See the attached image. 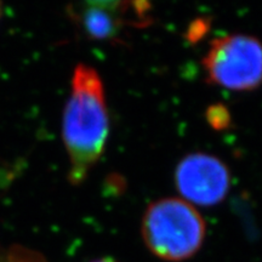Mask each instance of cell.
I'll list each match as a JSON object with an SVG mask.
<instances>
[{
    "instance_id": "6da1fadb",
    "label": "cell",
    "mask_w": 262,
    "mask_h": 262,
    "mask_svg": "<svg viewBox=\"0 0 262 262\" xmlns=\"http://www.w3.org/2000/svg\"><path fill=\"white\" fill-rule=\"evenodd\" d=\"M110 117L100 74L91 66L79 63L72 77L71 95L62 117L63 140L72 185H80L103 155Z\"/></svg>"
},
{
    "instance_id": "7a4b0ae2",
    "label": "cell",
    "mask_w": 262,
    "mask_h": 262,
    "mask_svg": "<svg viewBox=\"0 0 262 262\" xmlns=\"http://www.w3.org/2000/svg\"><path fill=\"white\" fill-rule=\"evenodd\" d=\"M206 225L199 211L181 198H162L150 203L141 222L143 243L159 260L182 262L201 250Z\"/></svg>"
},
{
    "instance_id": "3957f363",
    "label": "cell",
    "mask_w": 262,
    "mask_h": 262,
    "mask_svg": "<svg viewBox=\"0 0 262 262\" xmlns=\"http://www.w3.org/2000/svg\"><path fill=\"white\" fill-rule=\"evenodd\" d=\"M210 84L233 91H251L262 84V42L248 34L214 39L203 57Z\"/></svg>"
},
{
    "instance_id": "277c9868",
    "label": "cell",
    "mask_w": 262,
    "mask_h": 262,
    "mask_svg": "<svg viewBox=\"0 0 262 262\" xmlns=\"http://www.w3.org/2000/svg\"><path fill=\"white\" fill-rule=\"evenodd\" d=\"M147 2H84L71 4L68 15L91 40H122L126 28H145L153 22Z\"/></svg>"
},
{
    "instance_id": "5b68a950",
    "label": "cell",
    "mask_w": 262,
    "mask_h": 262,
    "mask_svg": "<svg viewBox=\"0 0 262 262\" xmlns=\"http://www.w3.org/2000/svg\"><path fill=\"white\" fill-rule=\"evenodd\" d=\"M175 186L189 204L214 206L224 202L231 187V171L217 157L191 153L175 169Z\"/></svg>"
},
{
    "instance_id": "8992f818",
    "label": "cell",
    "mask_w": 262,
    "mask_h": 262,
    "mask_svg": "<svg viewBox=\"0 0 262 262\" xmlns=\"http://www.w3.org/2000/svg\"><path fill=\"white\" fill-rule=\"evenodd\" d=\"M205 118L209 125L215 130H226L232 124L231 113L227 107L221 103L212 104L209 107L205 112Z\"/></svg>"
},
{
    "instance_id": "52a82bcc",
    "label": "cell",
    "mask_w": 262,
    "mask_h": 262,
    "mask_svg": "<svg viewBox=\"0 0 262 262\" xmlns=\"http://www.w3.org/2000/svg\"><path fill=\"white\" fill-rule=\"evenodd\" d=\"M2 262H47L40 255L24 248H16L9 251Z\"/></svg>"
},
{
    "instance_id": "ba28073f",
    "label": "cell",
    "mask_w": 262,
    "mask_h": 262,
    "mask_svg": "<svg viewBox=\"0 0 262 262\" xmlns=\"http://www.w3.org/2000/svg\"><path fill=\"white\" fill-rule=\"evenodd\" d=\"M206 29H208V25H206L205 19L204 21L198 19V21L193 22L188 29V39L192 41H196L206 32Z\"/></svg>"
},
{
    "instance_id": "9c48e42d",
    "label": "cell",
    "mask_w": 262,
    "mask_h": 262,
    "mask_svg": "<svg viewBox=\"0 0 262 262\" xmlns=\"http://www.w3.org/2000/svg\"><path fill=\"white\" fill-rule=\"evenodd\" d=\"M90 262H118L117 260H114L112 257H101V258H96V260L90 261Z\"/></svg>"
},
{
    "instance_id": "30bf717a",
    "label": "cell",
    "mask_w": 262,
    "mask_h": 262,
    "mask_svg": "<svg viewBox=\"0 0 262 262\" xmlns=\"http://www.w3.org/2000/svg\"><path fill=\"white\" fill-rule=\"evenodd\" d=\"M0 14H2V4H0Z\"/></svg>"
}]
</instances>
